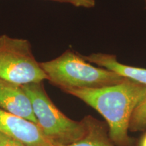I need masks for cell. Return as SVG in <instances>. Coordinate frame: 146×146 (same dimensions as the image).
<instances>
[{
    "instance_id": "ba28073f",
    "label": "cell",
    "mask_w": 146,
    "mask_h": 146,
    "mask_svg": "<svg viewBox=\"0 0 146 146\" xmlns=\"http://www.w3.org/2000/svg\"><path fill=\"white\" fill-rule=\"evenodd\" d=\"M86 132L83 138L66 146H117L109 135L108 128L91 116L83 119Z\"/></svg>"
},
{
    "instance_id": "52a82bcc",
    "label": "cell",
    "mask_w": 146,
    "mask_h": 146,
    "mask_svg": "<svg viewBox=\"0 0 146 146\" xmlns=\"http://www.w3.org/2000/svg\"><path fill=\"white\" fill-rule=\"evenodd\" d=\"M87 62L114 72L118 76L130 81L146 85V69L131 66L119 62L113 54L93 53L83 56Z\"/></svg>"
},
{
    "instance_id": "8992f818",
    "label": "cell",
    "mask_w": 146,
    "mask_h": 146,
    "mask_svg": "<svg viewBox=\"0 0 146 146\" xmlns=\"http://www.w3.org/2000/svg\"><path fill=\"white\" fill-rule=\"evenodd\" d=\"M0 108L36 124L31 101L23 85L0 78Z\"/></svg>"
},
{
    "instance_id": "7a4b0ae2",
    "label": "cell",
    "mask_w": 146,
    "mask_h": 146,
    "mask_svg": "<svg viewBox=\"0 0 146 146\" xmlns=\"http://www.w3.org/2000/svg\"><path fill=\"white\" fill-rule=\"evenodd\" d=\"M48 81L64 91L94 89L128 80L87 62L83 55L68 50L58 58L40 63Z\"/></svg>"
},
{
    "instance_id": "30bf717a",
    "label": "cell",
    "mask_w": 146,
    "mask_h": 146,
    "mask_svg": "<svg viewBox=\"0 0 146 146\" xmlns=\"http://www.w3.org/2000/svg\"><path fill=\"white\" fill-rule=\"evenodd\" d=\"M61 3H67L78 8H91L96 5L95 0H48Z\"/></svg>"
},
{
    "instance_id": "5b68a950",
    "label": "cell",
    "mask_w": 146,
    "mask_h": 146,
    "mask_svg": "<svg viewBox=\"0 0 146 146\" xmlns=\"http://www.w3.org/2000/svg\"><path fill=\"white\" fill-rule=\"evenodd\" d=\"M0 133L25 146H54L33 122L0 108Z\"/></svg>"
},
{
    "instance_id": "3957f363",
    "label": "cell",
    "mask_w": 146,
    "mask_h": 146,
    "mask_svg": "<svg viewBox=\"0 0 146 146\" xmlns=\"http://www.w3.org/2000/svg\"><path fill=\"white\" fill-rule=\"evenodd\" d=\"M31 101L36 125L54 146H66L85 135L83 120L75 121L64 114L47 94L43 82L23 85Z\"/></svg>"
},
{
    "instance_id": "7c38bea8",
    "label": "cell",
    "mask_w": 146,
    "mask_h": 146,
    "mask_svg": "<svg viewBox=\"0 0 146 146\" xmlns=\"http://www.w3.org/2000/svg\"><path fill=\"white\" fill-rule=\"evenodd\" d=\"M139 146H146V133L142 137L139 142Z\"/></svg>"
},
{
    "instance_id": "277c9868",
    "label": "cell",
    "mask_w": 146,
    "mask_h": 146,
    "mask_svg": "<svg viewBox=\"0 0 146 146\" xmlns=\"http://www.w3.org/2000/svg\"><path fill=\"white\" fill-rule=\"evenodd\" d=\"M0 78L25 85L48 80L27 39L0 35Z\"/></svg>"
},
{
    "instance_id": "9c48e42d",
    "label": "cell",
    "mask_w": 146,
    "mask_h": 146,
    "mask_svg": "<svg viewBox=\"0 0 146 146\" xmlns=\"http://www.w3.org/2000/svg\"><path fill=\"white\" fill-rule=\"evenodd\" d=\"M146 129V97L140 102L131 116L129 131L138 132Z\"/></svg>"
},
{
    "instance_id": "4fadbf2b",
    "label": "cell",
    "mask_w": 146,
    "mask_h": 146,
    "mask_svg": "<svg viewBox=\"0 0 146 146\" xmlns=\"http://www.w3.org/2000/svg\"><path fill=\"white\" fill-rule=\"evenodd\" d=\"M145 2H146V0H145Z\"/></svg>"
},
{
    "instance_id": "6da1fadb",
    "label": "cell",
    "mask_w": 146,
    "mask_h": 146,
    "mask_svg": "<svg viewBox=\"0 0 146 146\" xmlns=\"http://www.w3.org/2000/svg\"><path fill=\"white\" fill-rule=\"evenodd\" d=\"M64 92L76 97L105 118L109 135L117 146H129V124L135 109L146 97V85L126 80L100 88L70 89Z\"/></svg>"
},
{
    "instance_id": "8fae6325",
    "label": "cell",
    "mask_w": 146,
    "mask_h": 146,
    "mask_svg": "<svg viewBox=\"0 0 146 146\" xmlns=\"http://www.w3.org/2000/svg\"><path fill=\"white\" fill-rule=\"evenodd\" d=\"M0 146H25L21 142L0 133Z\"/></svg>"
}]
</instances>
